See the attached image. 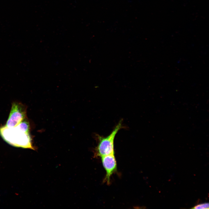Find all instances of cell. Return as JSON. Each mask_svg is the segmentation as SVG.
Returning a JSON list of instances; mask_svg holds the SVG:
<instances>
[{
	"label": "cell",
	"instance_id": "1",
	"mask_svg": "<svg viewBox=\"0 0 209 209\" xmlns=\"http://www.w3.org/2000/svg\"><path fill=\"white\" fill-rule=\"evenodd\" d=\"M0 135L3 140L12 146L35 149L32 145L29 131L22 128L19 125L12 128L5 126L1 127Z\"/></svg>",
	"mask_w": 209,
	"mask_h": 209
},
{
	"label": "cell",
	"instance_id": "2",
	"mask_svg": "<svg viewBox=\"0 0 209 209\" xmlns=\"http://www.w3.org/2000/svg\"><path fill=\"white\" fill-rule=\"evenodd\" d=\"M122 127L121 121H120L111 133L107 136L96 135L98 144L95 149L96 156L101 157L114 154V138L118 131Z\"/></svg>",
	"mask_w": 209,
	"mask_h": 209
},
{
	"label": "cell",
	"instance_id": "5",
	"mask_svg": "<svg viewBox=\"0 0 209 209\" xmlns=\"http://www.w3.org/2000/svg\"><path fill=\"white\" fill-rule=\"evenodd\" d=\"M193 209H208L209 203H205L199 204L194 206L192 208Z\"/></svg>",
	"mask_w": 209,
	"mask_h": 209
},
{
	"label": "cell",
	"instance_id": "3",
	"mask_svg": "<svg viewBox=\"0 0 209 209\" xmlns=\"http://www.w3.org/2000/svg\"><path fill=\"white\" fill-rule=\"evenodd\" d=\"M26 107L19 102H13L5 126L12 128L16 127L26 118Z\"/></svg>",
	"mask_w": 209,
	"mask_h": 209
},
{
	"label": "cell",
	"instance_id": "4",
	"mask_svg": "<svg viewBox=\"0 0 209 209\" xmlns=\"http://www.w3.org/2000/svg\"><path fill=\"white\" fill-rule=\"evenodd\" d=\"M101 157L102 164L106 173L104 181L109 184L111 176L117 169V163L114 154Z\"/></svg>",
	"mask_w": 209,
	"mask_h": 209
}]
</instances>
